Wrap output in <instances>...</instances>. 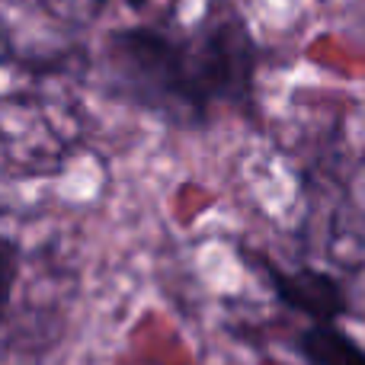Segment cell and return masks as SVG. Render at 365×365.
<instances>
[{
	"label": "cell",
	"instance_id": "1",
	"mask_svg": "<svg viewBox=\"0 0 365 365\" xmlns=\"http://www.w3.org/2000/svg\"><path fill=\"white\" fill-rule=\"evenodd\" d=\"M263 45L231 0H208L189 29L132 23L106 32L109 93L180 128H205L218 113L257 119Z\"/></svg>",
	"mask_w": 365,
	"mask_h": 365
},
{
	"label": "cell",
	"instance_id": "2",
	"mask_svg": "<svg viewBox=\"0 0 365 365\" xmlns=\"http://www.w3.org/2000/svg\"><path fill=\"white\" fill-rule=\"evenodd\" d=\"M257 263L276 302L292 314L308 317L311 324H336L349 314V295L334 272L317 269V266L282 269L263 257H257Z\"/></svg>",
	"mask_w": 365,
	"mask_h": 365
},
{
	"label": "cell",
	"instance_id": "3",
	"mask_svg": "<svg viewBox=\"0 0 365 365\" xmlns=\"http://www.w3.org/2000/svg\"><path fill=\"white\" fill-rule=\"evenodd\" d=\"M304 365H365V346L340 324H308L295 336Z\"/></svg>",
	"mask_w": 365,
	"mask_h": 365
},
{
	"label": "cell",
	"instance_id": "4",
	"mask_svg": "<svg viewBox=\"0 0 365 365\" xmlns=\"http://www.w3.org/2000/svg\"><path fill=\"white\" fill-rule=\"evenodd\" d=\"M19 263H23V250L13 237L0 234V327L6 321V311L13 302V289H16L19 279Z\"/></svg>",
	"mask_w": 365,
	"mask_h": 365
},
{
	"label": "cell",
	"instance_id": "5",
	"mask_svg": "<svg viewBox=\"0 0 365 365\" xmlns=\"http://www.w3.org/2000/svg\"><path fill=\"white\" fill-rule=\"evenodd\" d=\"M106 6V0H93V10H103ZM125 6H132V10H145L148 0H125Z\"/></svg>",
	"mask_w": 365,
	"mask_h": 365
}]
</instances>
